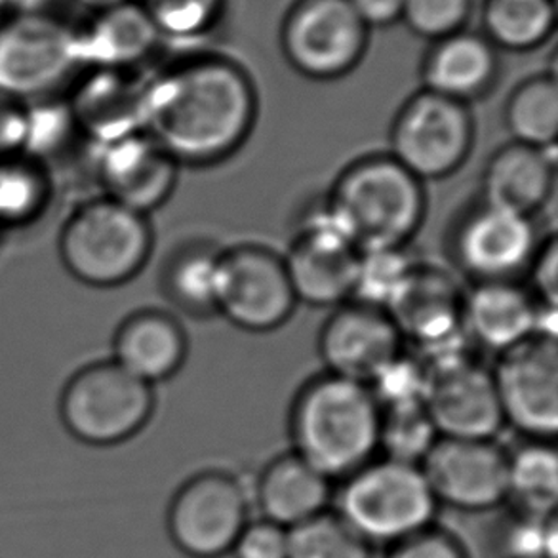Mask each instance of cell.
<instances>
[{
  "instance_id": "1",
  "label": "cell",
  "mask_w": 558,
  "mask_h": 558,
  "mask_svg": "<svg viewBox=\"0 0 558 558\" xmlns=\"http://www.w3.org/2000/svg\"><path fill=\"white\" fill-rule=\"evenodd\" d=\"M256 117L254 83L233 61H185L144 84V130L180 167L229 159Z\"/></svg>"
},
{
  "instance_id": "2",
  "label": "cell",
  "mask_w": 558,
  "mask_h": 558,
  "mask_svg": "<svg viewBox=\"0 0 558 558\" xmlns=\"http://www.w3.org/2000/svg\"><path fill=\"white\" fill-rule=\"evenodd\" d=\"M381 408L368 385L325 372L290 408L292 452L328 481H343L376 460Z\"/></svg>"
},
{
  "instance_id": "3",
  "label": "cell",
  "mask_w": 558,
  "mask_h": 558,
  "mask_svg": "<svg viewBox=\"0 0 558 558\" xmlns=\"http://www.w3.org/2000/svg\"><path fill=\"white\" fill-rule=\"evenodd\" d=\"M325 206L359 252L404 248L425 219L427 193L391 155H371L338 175Z\"/></svg>"
},
{
  "instance_id": "4",
  "label": "cell",
  "mask_w": 558,
  "mask_h": 558,
  "mask_svg": "<svg viewBox=\"0 0 558 558\" xmlns=\"http://www.w3.org/2000/svg\"><path fill=\"white\" fill-rule=\"evenodd\" d=\"M151 219L106 195L71 211L58 239L65 271L84 287L117 288L136 279L151 259Z\"/></svg>"
},
{
  "instance_id": "5",
  "label": "cell",
  "mask_w": 558,
  "mask_h": 558,
  "mask_svg": "<svg viewBox=\"0 0 558 558\" xmlns=\"http://www.w3.org/2000/svg\"><path fill=\"white\" fill-rule=\"evenodd\" d=\"M333 513L374 545L399 544L435 526L438 501L420 465L377 458L341 481Z\"/></svg>"
},
{
  "instance_id": "6",
  "label": "cell",
  "mask_w": 558,
  "mask_h": 558,
  "mask_svg": "<svg viewBox=\"0 0 558 558\" xmlns=\"http://www.w3.org/2000/svg\"><path fill=\"white\" fill-rule=\"evenodd\" d=\"M157 399L145 384L113 359L78 368L63 385L60 420L71 437L92 448H111L142 433Z\"/></svg>"
},
{
  "instance_id": "7",
  "label": "cell",
  "mask_w": 558,
  "mask_h": 558,
  "mask_svg": "<svg viewBox=\"0 0 558 558\" xmlns=\"http://www.w3.org/2000/svg\"><path fill=\"white\" fill-rule=\"evenodd\" d=\"M83 69L75 27L50 14L7 15L0 23V94L25 106L58 98Z\"/></svg>"
},
{
  "instance_id": "8",
  "label": "cell",
  "mask_w": 558,
  "mask_h": 558,
  "mask_svg": "<svg viewBox=\"0 0 558 558\" xmlns=\"http://www.w3.org/2000/svg\"><path fill=\"white\" fill-rule=\"evenodd\" d=\"M391 155L425 182L456 174L475 145V119L468 104L435 92H417L391 124Z\"/></svg>"
},
{
  "instance_id": "9",
  "label": "cell",
  "mask_w": 558,
  "mask_h": 558,
  "mask_svg": "<svg viewBox=\"0 0 558 558\" xmlns=\"http://www.w3.org/2000/svg\"><path fill=\"white\" fill-rule=\"evenodd\" d=\"M248 522V490L226 471L191 476L168 507L170 539L191 558L229 555Z\"/></svg>"
},
{
  "instance_id": "10",
  "label": "cell",
  "mask_w": 558,
  "mask_h": 558,
  "mask_svg": "<svg viewBox=\"0 0 558 558\" xmlns=\"http://www.w3.org/2000/svg\"><path fill=\"white\" fill-rule=\"evenodd\" d=\"M368 31L349 0H300L282 25V52L300 75L336 81L363 60Z\"/></svg>"
},
{
  "instance_id": "11",
  "label": "cell",
  "mask_w": 558,
  "mask_h": 558,
  "mask_svg": "<svg viewBox=\"0 0 558 558\" xmlns=\"http://www.w3.org/2000/svg\"><path fill=\"white\" fill-rule=\"evenodd\" d=\"M298 307L284 257L257 244L219 256L218 315L246 332H271Z\"/></svg>"
},
{
  "instance_id": "12",
  "label": "cell",
  "mask_w": 558,
  "mask_h": 558,
  "mask_svg": "<svg viewBox=\"0 0 558 558\" xmlns=\"http://www.w3.org/2000/svg\"><path fill=\"white\" fill-rule=\"evenodd\" d=\"M539 242L534 218L481 201L458 219L450 252L471 282L519 280L529 271Z\"/></svg>"
},
{
  "instance_id": "13",
  "label": "cell",
  "mask_w": 558,
  "mask_h": 558,
  "mask_svg": "<svg viewBox=\"0 0 558 558\" xmlns=\"http://www.w3.org/2000/svg\"><path fill=\"white\" fill-rule=\"evenodd\" d=\"M499 407L514 430L530 440L558 433V348L555 338L534 336L498 356L492 371Z\"/></svg>"
},
{
  "instance_id": "14",
  "label": "cell",
  "mask_w": 558,
  "mask_h": 558,
  "mask_svg": "<svg viewBox=\"0 0 558 558\" xmlns=\"http://www.w3.org/2000/svg\"><path fill=\"white\" fill-rule=\"evenodd\" d=\"M423 366L427 371L423 404L438 437L494 440L506 427L492 371L469 353Z\"/></svg>"
},
{
  "instance_id": "15",
  "label": "cell",
  "mask_w": 558,
  "mask_h": 558,
  "mask_svg": "<svg viewBox=\"0 0 558 558\" xmlns=\"http://www.w3.org/2000/svg\"><path fill=\"white\" fill-rule=\"evenodd\" d=\"M359 254L325 204L310 211L282 256L298 303L336 310L351 302Z\"/></svg>"
},
{
  "instance_id": "16",
  "label": "cell",
  "mask_w": 558,
  "mask_h": 558,
  "mask_svg": "<svg viewBox=\"0 0 558 558\" xmlns=\"http://www.w3.org/2000/svg\"><path fill=\"white\" fill-rule=\"evenodd\" d=\"M387 315L402 340L417 348L422 363L465 353L469 340L463 330V292L437 267L415 265Z\"/></svg>"
},
{
  "instance_id": "17",
  "label": "cell",
  "mask_w": 558,
  "mask_h": 558,
  "mask_svg": "<svg viewBox=\"0 0 558 558\" xmlns=\"http://www.w3.org/2000/svg\"><path fill=\"white\" fill-rule=\"evenodd\" d=\"M507 453L494 440L440 437L420 468L438 506L484 513L507 501Z\"/></svg>"
},
{
  "instance_id": "18",
  "label": "cell",
  "mask_w": 558,
  "mask_h": 558,
  "mask_svg": "<svg viewBox=\"0 0 558 558\" xmlns=\"http://www.w3.org/2000/svg\"><path fill=\"white\" fill-rule=\"evenodd\" d=\"M402 336L385 311L359 302L336 307L318 336L326 372L368 385L402 353Z\"/></svg>"
},
{
  "instance_id": "19",
  "label": "cell",
  "mask_w": 558,
  "mask_h": 558,
  "mask_svg": "<svg viewBox=\"0 0 558 558\" xmlns=\"http://www.w3.org/2000/svg\"><path fill=\"white\" fill-rule=\"evenodd\" d=\"M94 178L101 193L151 216L174 193L180 165L145 130L96 149Z\"/></svg>"
},
{
  "instance_id": "20",
  "label": "cell",
  "mask_w": 558,
  "mask_h": 558,
  "mask_svg": "<svg viewBox=\"0 0 558 558\" xmlns=\"http://www.w3.org/2000/svg\"><path fill=\"white\" fill-rule=\"evenodd\" d=\"M69 111L96 149L144 130V84L126 71L84 69L65 94Z\"/></svg>"
},
{
  "instance_id": "21",
  "label": "cell",
  "mask_w": 558,
  "mask_h": 558,
  "mask_svg": "<svg viewBox=\"0 0 558 558\" xmlns=\"http://www.w3.org/2000/svg\"><path fill=\"white\" fill-rule=\"evenodd\" d=\"M542 305L519 280L473 282L463 292V330L469 341L496 355L537 336Z\"/></svg>"
},
{
  "instance_id": "22",
  "label": "cell",
  "mask_w": 558,
  "mask_h": 558,
  "mask_svg": "<svg viewBox=\"0 0 558 558\" xmlns=\"http://www.w3.org/2000/svg\"><path fill=\"white\" fill-rule=\"evenodd\" d=\"M160 38L144 8L130 0L92 12L81 27H75L76 56L81 69L130 73L151 56Z\"/></svg>"
},
{
  "instance_id": "23",
  "label": "cell",
  "mask_w": 558,
  "mask_h": 558,
  "mask_svg": "<svg viewBox=\"0 0 558 558\" xmlns=\"http://www.w3.org/2000/svg\"><path fill=\"white\" fill-rule=\"evenodd\" d=\"M555 149L509 142L492 153L481 180V201L534 218L555 193Z\"/></svg>"
},
{
  "instance_id": "24",
  "label": "cell",
  "mask_w": 558,
  "mask_h": 558,
  "mask_svg": "<svg viewBox=\"0 0 558 558\" xmlns=\"http://www.w3.org/2000/svg\"><path fill=\"white\" fill-rule=\"evenodd\" d=\"M111 353L124 371L155 387L182 371L189 353L187 333L167 311H136L114 330Z\"/></svg>"
},
{
  "instance_id": "25",
  "label": "cell",
  "mask_w": 558,
  "mask_h": 558,
  "mask_svg": "<svg viewBox=\"0 0 558 558\" xmlns=\"http://www.w3.org/2000/svg\"><path fill=\"white\" fill-rule=\"evenodd\" d=\"M498 69V52L488 38L458 31L430 50L423 63V88L469 106L492 90Z\"/></svg>"
},
{
  "instance_id": "26",
  "label": "cell",
  "mask_w": 558,
  "mask_h": 558,
  "mask_svg": "<svg viewBox=\"0 0 558 558\" xmlns=\"http://www.w3.org/2000/svg\"><path fill=\"white\" fill-rule=\"evenodd\" d=\"M332 498V481L294 452L272 460L257 478L254 490L265 521L287 530L328 511Z\"/></svg>"
},
{
  "instance_id": "27",
  "label": "cell",
  "mask_w": 558,
  "mask_h": 558,
  "mask_svg": "<svg viewBox=\"0 0 558 558\" xmlns=\"http://www.w3.org/2000/svg\"><path fill=\"white\" fill-rule=\"evenodd\" d=\"M52 172L27 153L0 159V231L35 226L50 211L58 193Z\"/></svg>"
},
{
  "instance_id": "28",
  "label": "cell",
  "mask_w": 558,
  "mask_h": 558,
  "mask_svg": "<svg viewBox=\"0 0 558 558\" xmlns=\"http://www.w3.org/2000/svg\"><path fill=\"white\" fill-rule=\"evenodd\" d=\"M507 501L526 513H555L558 456L551 440H530L507 453Z\"/></svg>"
},
{
  "instance_id": "29",
  "label": "cell",
  "mask_w": 558,
  "mask_h": 558,
  "mask_svg": "<svg viewBox=\"0 0 558 558\" xmlns=\"http://www.w3.org/2000/svg\"><path fill=\"white\" fill-rule=\"evenodd\" d=\"M483 23L494 48L529 52L551 37L557 8L555 0H486Z\"/></svg>"
},
{
  "instance_id": "30",
  "label": "cell",
  "mask_w": 558,
  "mask_h": 558,
  "mask_svg": "<svg viewBox=\"0 0 558 558\" xmlns=\"http://www.w3.org/2000/svg\"><path fill=\"white\" fill-rule=\"evenodd\" d=\"M219 256V250L196 244L175 252L162 275L168 300L187 315H218Z\"/></svg>"
},
{
  "instance_id": "31",
  "label": "cell",
  "mask_w": 558,
  "mask_h": 558,
  "mask_svg": "<svg viewBox=\"0 0 558 558\" xmlns=\"http://www.w3.org/2000/svg\"><path fill=\"white\" fill-rule=\"evenodd\" d=\"M504 121L513 142L555 149L558 134L557 78L537 75L519 84L507 98Z\"/></svg>"
},
{
  "instance_id": "32",
  "label": "cell",
  "mask_w": 558,
  "mask_h": 558,
  "mask_svg": "<svg viewBox=\"0 0 558 558\" xmlns=\"http://www.w3.org/2000/svg\"><path fill=\"white\" fill-rule=\"evenodd\" d=\"M417 265L404 248L363 250L356 264L351 302L364 303L387 313Z\"/></svg>"
},
{
  "instance_id": "33",
  "label": "cell",
  "mask_w": 558,
  "mask_h": 558,
  "mask_svg": "<svg viewBox=\"0 0 558 558\" xmlns=\"http://www.w3.org/2000/svg\"><path fill=\"white\" fill-rule=\"evenodd\" d=\"M438 438L423 402L381 408L379 452L384 458L422 465Z\"/></svg>"
},
{
  "instance_id": "34",
  "label": "cell",
  "mask_w": 558,
  "mask_h": 558,
  "mask_svg": "<svg viewBox=\"0 0 558 558\" xmlns=\"http://www.w3.org/2000/svg\"><path fill=\"white\" fill-rule=\"evenodd\" d=\"M374 547L333 511L288 530V558H374Z\"/></svg>"
},
{
  "instance_id": "35",
  "label": "cell",
  "mask_w": 558,
  "mask_h": 558,
  "mask_svg": "<svg viewBox=\"0 0 558 558\" xmlns=\"http://www.w3.org/2000/svg\"><path fill=\"white\" fill-rule=\"evenodd\" d=\"M498 551L504 558H557V513H526L513 507L499 526Z\"/></svg>"
},
{
  "instance_id": "36",
  "label": "cell",
  "mask_w": 558,
  "mask_h": 558,
  "mask_svg": "<svg viewBox=\"0 0 558 558\" xmlns=\"http://www.w3.org/2000/svg\"><path fill=\"white\" fill-rule=\"evenodd\" d=\"M160 37L191 38L211 29L223 0H137Z\"/></svg>"
},
{
  "instance_id": "37",
  "label": "cell",
  "mask_w": 558,
  "mask_h": 558,
  "mask_svg": "<svg viewBox=\"0 0 558 558\" xmlns=\"http://www.w3.org/2000/svg\"><path fill=\"white\" fill-rule=\"evenodd\" d=\"M368 387L379 408L423 402L427 389V371L417 356L400 353L372 379Z\"/></svg>"
},
{
  "instance_id": "38",
  "label": "cell",
  "mask_w": 558,
  "mask_h": 558,
  "mask_svg": "<svg viewBox=\"0 0 558 558\" xmlns=\"http://www.w3.org/2000/svg\"><path fill=\"white\" fill-rule=\"evenodd\" d=\"M471 4L473 0H404L402 20L417 37L440 40L463 31Z\"/></svg>"
},
{
  "instance_id": "39",
  "label": "cell",
  "mask_w": 558,
  "mask_h": 558,
  "mask_svg": "<svg viewBox=\"0 0 558 558\" xmlns=\"http://www.w3.org/2000/svg\"><path fill=\"white\" fill-rule=\"evenodd\" d=\"M234 558H288V530L275 522H248L234 542Z\"/></svg>"
},
{
  "instance_id": "40",
  "label": "cell",
  "mask_w": 558,
  "mask_h": 558,
  "mask_svg": "<svg viewBox=\"0 0 558 558\" xmlns=\"http://www.w3.org/2000/svg\"><path fill=\"white\" fill-rule=\"evenodd\" d=\"M385 558H469V555L458 537L446 530L429 526L391 545Z\"/></svg>"
},
{
  "instance_id": "41",
  "label": "cell",
  "mask_w": 558,
  "mask_h": 558,
  "mask_svg": "<svg viewBox=\"0 0 558 558\" xmlns=\"http://www.w3.org/2000/svg\"><path fill=\"white\" fill-rule=\"evenodd\" d=\"M526 275L530 277L529 290L542 307L557 310L558 295V244L555 234L539 242L534 259Z\"/></svg>"
},
{
  "instance_id": "42",
  "label": "cell",
  "mask_w": 558,
  "mask_h": 558,
  "mask_svg": "<svg viewBox=\"0 0 558 558\" xmlns=\"http://www.w3.org/2000/svg\"><path fill=\"white\" fill-rule=\"evenodd\" d=\"M29 109L17 99L0 94V159L25 149Z\"/></svg>"
},
{
  "instance_id": "43",
  "label": "cell",
  "mask_w": 558,
  "mask_h": 558,
  "mask_svg": "<svg viewBox=\"0 0 558 558\" xmlns=\"http://www.w3.org/2000/svg\"><path fill=\"white\" fill-rule=\"evenodd\" d=\"M349 2L368 29L387 27L402 20L404 0H349Z\"/></svg>"
},
{
  "instance_id": "44",
  "label": "cell",
  "mask_w": 558,
  "mask_h": 558,
  "mask_svg": "<svg viewBox=\"0 0 558 558\" xmlns=\"http://www.w3.org/2000/svg\"><path fill=\"white\" fill-rule=\"evenodd\" d=\"M58 0H2L8 15L48 14Z\"/></svg>"
},
{
  "instance_id": "45",
  "label": "cell",
  "mask_w": 558,
  "mask_h": 558,
  "mask_svg": "<svg viewBox=\"0 0 558 558\" xmlns=\"http://www.w3.org/2000/svg\"><path fill=\"white\" fill-rule=\"evenodd\" d=\"M78 7H83L88 12H98V10H106V8L117 7L122 2H130V0H75Z\"/></svg>"
},
{
  "instance_id": "46",
  "label": "cell",
  "mask_w": 558,
  "mask_h": 558,
  "mask_svg": "<svg viewBox=\"0 0 558 558\" xmlns=\"http://www.w3.org/2000/svg\"><path fill=\"white\" fill-rule=\"evenodd\" d=\"M7 8H4V4H2V0H0V23L7 20Z\"/></svg>"
},
{
  "instance_id": "47",
  "label": "cell",
  "mask_w": 558,
  "mask_h": 558,
  "mask_svg": "<svg viewBox=\"0 0 558 558\" xmlns=\"http://www.w3.org/2000/svg\"><path fill=\"white\" fill-rule=\"evenodd\" d=\"M0 236H2V231H0Z\"/></svg>"
}]
</instances>
